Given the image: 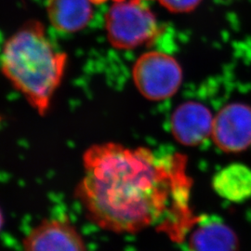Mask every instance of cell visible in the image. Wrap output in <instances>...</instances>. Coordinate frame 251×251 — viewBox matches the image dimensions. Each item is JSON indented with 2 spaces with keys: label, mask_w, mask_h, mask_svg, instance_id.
Segmentation results:
<instances>
[{
  "label": "cell",
  "mask_w": 251,
  "mask_h": 251,
  "mask_svg": "<svg viewBox=\"0 0 251 251\" xmlns=\"http://www.w3.org/2000/svg\"><path fill=\"white\" fill-rule=\"evenodd\" d=\"M23 251H87V248L80 233L69 221L50 219L27 234Z\"/></svg>",
  "instance_id": "8992f818"
},
{
  "label": "cell",
  "mask_w": 251,
  "mask_h": 251,
  "mask_svg": "<svg viewBox=\"0 0 251 251\" xmlns=\"http://www.w3.org/2000/svg\"><path fill=\"white\" fill-rule=\"evenodd\" d=\"M133 79L139 91L152 100L168 99L179 90L181 68L168 54L158 51L144 53L136 61Z\"/></svg>",
  "instance_id": "277c9868"
},
{
  "label": "cell",
  "mask_w": 251,
  "mask_h": 251,
  "mask_svg": "<svg viewBox=\"0 0 251 251\" xmlns=\"http://www.w3.org/2000/svg\"><path fill=\"white\" fill-rule=\"evenodd\" d=\"M214 117L209 109L196 101H187L177 108L171 117L175 139L184 145L202 144L211 134Z\"/></svg>",
  "instance_id": "52a82bcc"
},
{
  "label": "cell",
  "mask_w": 251,
  "mask_h": 251,
  "mask_svg": "<svg viewBox=\"0 0 251 251\" xmlns=\"http://www.w3.org/2000/svg\"><path fill=\"white\" fill-rule=\"evenodd\" d=\"M83 161L76 198L100 228L134 233L153 226L182 242L198 222L190 207L192 181L181 154L111 143L92 145Z\"/></svg>",
  "instance_id": "6da1fadb"
},
{
  "label": "cell",
  "mask_w": 251,
  "mask_h": 251,
  "mask_svg": "<svg viewBox=\"0 0 251 251\" xmlns=\"http://www.w3.org/2000/svg\"><path fill=\"white\" fill-rule=\"evenodd\" d=\"M90 2L92 4H95V5H100V4H103L105 3L108 0H90Z\"/></svg>",
  "instance_id": "7c38bea8"
},
{
  "label": "cell",
  "mask_w": 251,
  "mask_h": 251,
  "mask_svg": "<svg viewBox=\"0 0 251 251\" xmlns=\"http://www.w3.org/2000/svg\"><path fill=\"white\" fill-rule=\"evenodd\" d=\"M212 186L216 193L231 202L241 203L251 198V170L233 163L217 172Z\"/></svg>",
  "instance_id": "30bf717a"
},
{
  "label": "cell",
  "mask_w": 251,
  "mask_h": 251,
  "mask_svg": "<svg viewBox=\"0 0 251 251\" xmlns=\"http://www.w3.org/2000/svg\"><path fill=\"white\" fill-rule=\"evenodd\" d=\"M212 138L225 152H242L251 146V107L234 102L214 117Z\"/></svg>",
  "instance_id": "5b68a950"
},
{
  "label": "cell",
  "mask_w": 251,
  "mask_h": 251,
  "mask_svg": "<svg viewBox=\"0 0 251 251\" xmlns=\"http://www.w3.org/2000/svg\"><path fill=\"white\" fill-rule=\"evenodd\" d=\"M90 3V0H48L47 11L51 25L63 33L83 30L94 16Z\"/></svg>",
  "instance_id": "9c48e42d"
},
{
  "label": "cell",
  "mask_w": 251,
  "mask_h": 251,
  "mask_svg": "<svg viewBox=\"0 0 251 251\" xmlns=\"http://www.w3.org/2000/svg\"><path fill=\"white\" fill-rule=\"evenodd\" d=\"M187 235L188 251H239L240 249L236 233L218 218L198 217Z\"/></svg>",
  "instance_id": "ba28073f"
},
{
  "label": "cell",
  "mask_w": 251,
  "mask_h": 251,
  "mask_svg": "<svg viewBox=\"0 0 251 251\" xmlns=\"http://www.w3.org/2000/svg\"><path fill=\"white\" fill-rule=\"evenodd\" d=\"M144 1L114 0L105 15L108 40L113 47L132 50L157 37V20Z\"/></svg>",
  "instance_id": "3957f363"
},
{
  "label": "cell",
  "mask_w": 251,
  "mask_h": 251,
  "mask_svg": "<svg viewBox=\"0 0 251 251\" xmlns=\"http://www.w3.org/2000/svg\"><path fill=\"white\" fill-rule=\"evenodd\" d=\"M162 6L171 12L183 13L192 11L198 7L202 0H158Z\"/></svg>",
  "instance_id": "8fae6325"
},
{
  "label": "cell",
  "mask_w": 251,
  "mask_h": 251,
  "mask_svg": "<svg viewBox=\"0 0 251 251\" xmlns=\"http://www.w3.org/2000/svg\"><path fill=\"white\" fill-rule=\"evenodd\" d=\"M1 69L37 113H48L61 85L67 55L56 50L46 36L45 27L29 21L4 44Z\"/></svg>",
  "instance_id": "7a4b0ae2"
},
{
  "label": "cell",
  "mask_w": 251,
  "mask_h": 251,
  "mask_svg": "<svg viewBox=\"0 0 251 251\" xmlns=\"http://www.w3.org/2000/svg\"><path fill=\"white\" fill-rule=\"evenodd\" d=\"M3 223H4V219H3V215H2V212H1V209H0V231L2 229Z\"/></svg>",
  "instance_id": "4fadbf2b"
}]
</instances>
